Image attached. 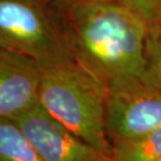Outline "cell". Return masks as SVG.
I'll use <instances>...</instances> for the list:
<instances>
[{
  "instance_id": "1",
  "label": "cell",
  "mask_w": 161,
  "mask_h": 161,
  "mask_svg": "<svg viewBox=\"0 0 161 161\" xmlns=\"http://www.w3.org/2000/svg\"><path fill=\"white\" fill-rule=\"evenodd\" d=\"M75 61L110 86L140 78L148 24L119 0L60 3Z\"/></svg>"
},
{
  "instance_id": "2",
  "label": "cell",
  "mask_w": 161,
  "mask_h": 161,
  "mask_svg": "<svg viewBox=\"0 0 161 161\" xmlns=\"http://www.w3.org/2000/svg\"><path fill=\"white\" fill-rule=\"evenodd\" d=\"M39 102L75 135L112 157L106 130L107 86L76 61L42 68Z\"/></svg>"
},
{
  "instance_id": "3",
  "label": "cell",
  "mask_w": 161,
  "mask_h": 161,
  "mask_svg": "<svg viewBox=\"0 0 161 161\" xmlns=\"http://www.w3.org/2000/svg\"><path fill=\"white\" fill-rule=\"evenodd\" d=\"M0 46L42 68L75 61L57 0H0Z\"/></svg>"
},
{
  "instance_id": "4",
  "label": "cell",
  "mask_w": 161,
  "mask_h": 161,
  "mask_svg": "<svg viewBox=\"0 0 161 161\" xmlns=\"http://www.w3.org/2000/svg\"><path fill=\"white\" fill-rule=\"evenodd\" d=\"M161 128V88L140 78L107 87L106 130L112 146Z\"/></svg>"
},
{
  "instance_id": "5",
  "label": "cell",
  "mask_w": 161,
  "mask_h": 161,
  "mask_svg": "<svg viewBox=\"0 0 161 161\" xmlns=\"http://www.w3.org/2000/svg\"><path fill=\"white\" fill-rule=\"evenodd\" d=\"M13 119L45 161H114L75 135L40 102Z\"/></svg>"
},
{
  "instance_id": "6",
  "label": "cell",
  "mask_w": 161,
  "mask_h": 161,
  "mask_svg": "<svg viewBox=\"0 0 161 161\" xmlns=\"http://www.w3.org/2000/svg\"><path fill=\"white\" fill-rule=\"evenodd\" d=\"M42 67L0 46V118L14 119L39 102Z\"/></svg>"
},
{
  "instance_id": "7",
  "label": "cell",
  "mask_w": 161,
  "mask_h": 161,
  "mask_svg": "<svg viewBox=\"0 0 161 161\" xmlns=\"http://www.w3.org/2000/svg\"><path fill=\"white\" fill-rule=\"evenodd\" d=\"M0 161H45L13 119L0 118Z\"/></svg>"
},
{
  "instance_id": "8",
  "label": "cell",
  "mask_w": 161,
  "mask_h": 161,
  "mask_svg": "<svg viewBox=\"0 0 161 161\" xmlns=\"http://www.w3.org/2000/svg\"><path fill=\"white\" fill-rule=\"evenodd\" d=\"M161 158V128L114 145V161H156Z\"/></svg>"
},
{
  "instance_id": "9",
  "label": "cell",
  "mask_w": 161,
  "mask_h": 161,
  "mask_svg": "<svg viewBox=\"0 0 161 161\" xmlns=\"http://www.w3.org/2000/svg\"><path fill=\"white\" fill-rule=\"evenodd\" d=\"M140 79L161 88V23L148 26L145 49V67Z\"/></svg>"
},
{
  "instance_id": "10",
  "label": "cell",
  "mask_w": 161,
  "mask_h": 161,
  "mask_svg": "<svg viewBox=\"0 0 161 161\" xmlns=\"http://www.w3.org/2000/svg\"><path fill=\"white\" fill-rule=\"evenodd\" d=\"M148 25L161 23V0H119Z\"/></svg>"
},
{
  "instance_id": "11",
  "label": "cell",
  "mask_w": 161,
  "mask_h": 161,
  "mask_svg": "<svg viewBox=\"0 0 161 161\" xmlns=\"http://www.w3.org/2000/svg\"><path fill=\"white\" fill-rule=\"evenodd\" d=\"M60 3H71V2H76V1H82V0H57Z\"/></svg>"
},
{
  "instance_id": "12",
  "label": "cell",
  "mask_w": 161,
  "mask_h": 161,
  "mask_svg": "<svg viewBox=\"0 0 161 161\" xmlns=\"http://www.w3.org/2000/svg\"><path fill=\"white\" fill-rule=\"evenodd\" d=\"M156 161H161V158H159V159H157Z\"/></svg>"
}]
</instances>
